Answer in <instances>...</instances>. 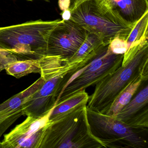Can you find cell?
<instances>
[{
    "mask_svg": "<svg viewBox=\"0 0 148 148\" xmlns=\"http://www.w3.org/2000/svg\"><path fill=\"white\" fill-rule=\"evenodd\" d=\"M87 103L50 118L40 148H106L92 134L87 119Z\"/></svg>",
    "mask_w": 148,
    "mask_h": 148,
    "instance_id": "obj_1",
    "label": "cell"
},
{
    "mask_svg": "<svg viewBox=\"0 0 148 148\" xmlns=\"http://www.w3.org/2000/svg\"><path fill=\"white\" fill-rule=\"evenodd\" d=\"M148 42L144 40L130 47L124 54L121 66L97 83L89 96L86 107L102 112L130 82L143 73H148Z\"/></svg>",
    "mask_w": 148,
    "mask_h": 148,
    "instance_id": "obj_2",
    "label": "cell"
},
{
    "mask_svg": "<svg viewBox=\"0 0 148 148\" xmlns=\"http://www.w3.org/2000/svg\"><path fill=\"white\" fill-rule=\"evenodd\" d=\"M61 21L38 20L0 27V51L18 61L39 59L46 55L49 36Z\"/></svg>",
    "mask_w": 148,
    "mask_h": 148,
    "instance_id": "obj_3",
    "label": "cell"
},
{
    "mask_svg": "<svg viewBox=\"0 0 148 148\" xmlns=\"http://www.w3.org/2000/svg\"><path fill=\"white\" fill-rule=\"evenodd\" d=\"M71 20L94 34L108 45L117 37L126 40L135 24L129 23L109 5L87 0L71 12Z\"/></svg>",
    "mask_w": 148,
    "mask_h": 148,
    "instance_id": "obj_4",
    "label": "cell"
},
{
    "mask_svg": "<svg viewBox=\"0 0 148 148\" xmlns=\"http://www.w3.org/2000/svg\"><path fill=\"white\" fill-rule=\"evenodd\" d=\"M40 77L44 82L26 104L25 115L39 116L47 113L55 105L63 80L77 69L68 66L58 56H46L39 59Z\"/></svg>",
    "mask_w": 148,
    "mask_h": 148,
    "instance_id": "obj_5",
    "label": "cell"
},
{
    "mask_svg": "<svg viewBox=\"0 0 148 148\" xmlns=\"http://www.w3.org/2000/svg\"><path fill=\"white\" fill-rule=\"evenodd\" d=\"M109 45H103L98 53L87 64L69 76L56 104L81 91L86 90L91 86L95 85L121 66L124 54L113 53Z\"/></svg>",
    "mask_w": 148,
    "mask_h": 148,
    "instance_id": "obj_6",
    "label": "cell"
},
{
    "mask_svg": "<svg viewBox=\"0 0 148 148\" xmlns=\"http://www.w3.org/2000/svg\"><path fill=\"white\" fill-rule=\"evenodd\" d=\"M92 134L106 148H145L147 145L138 132L117 119L86 107Z\"/></svg>",
    "mask_w": 148,
    "mask_h": 148,
    "instance_id": "obj_7",
    "label": "cell"
},
{
    "mask_svg": "<svg viewBox=\"0 0 148 148\" xmlns=\"http://www.w3.org/2000/svg\"><path fill=\"white\" fill-rule=\"evenodd\" d=\"M88 33L71 20H62L49 36L46 55L58 56L66 61L76 53Z\"/></svg>",
    "mask_w": 148,
    "mask_h": 148,
    "instance_id": "obj_8",
    "label": "cell"
},
{
    "mask_svg": "<svg viewBox=\"0 0 148 148\" xmlns=\"http://www.w3.org/2000/svg\"><path fill=\"white\" fill-rule=\"evenodd\" d=\"M44 82L40 77L29 87L0 104V138L18 119L25 115L27 103Z\"/></svg>",
    "mask_w": 148,
    "mask_h": 148,
    "instance_id": "obj_9",
    "label": "cell"
},
{
    "mask_svg": "<svg viewBox=\"0 0 148 148\" xmlns=\"http://www.w3.org/2000/svg\"><path fill=\"white\" fill-rule=\"evenodd\" d=\"M53 108L42 116H27L24 122L5 135L4 139L1 142V148H21L25 142L47 124Z\"/></svg>",
    "mask_w": 148,
    "mask_h": 148,
    "instance_id": "obj_10",
    "label": "cell"
},
{
    "mask_svg": "<svg viewBox=\"0 0 148 148\" xmlns=\"http://www.w3.org/2000/svg\"><path fill=\"white\" fill-rule=\"evenodd\" d=\"M104 45L98 36L88 33L85 40L76 53L65 62L67 65L79 70L94 58Z\"/></svg>",
    "mask_w": 148,
    "mask_h": 148,
    "instance_id": "obj_11",
    "label": "cell"
},
{
    "mask_svg": "<svg viewBox=\"0 0 148 148\" xmlns=\"http://www.w3.org/2000/svg\"><path fill=\"white\" fill-rule=\"evenodd\" d=\"M109 2L122 18L133 24L148 12V0H109Z\"/></svg>",
    "mask_w": 148,
    "mask_h": 148,
    "instance_id": "obj_12",
    "label": "cell"
},
{
    "mask_svg": "<svg viewBox=\"0 0 148 148\" xmlns=\"http://www.w3.org/2000/svg\"><path fill=\"white\" fill-rule=\"evenodd\" d=\"M148 79V73L139 74L120 91L108 108L101 113L116 116L130 101L142 83Z\"/></svg>",
    "mask_w": 148,
    "mask_h": 148,
    "instance_id": "obj_13",
    "label": "cell"
},
{
    "mask_svg": "<svg viewBox=\"0 0 148 148\" xmlns=\"http://www.w3.org/2000/svg\"><path fill=\"white\" fill-rule=\"evenodd\" d=\"M148 103V86L147 84L115 117L126 123L143 111V109L145 110Z\"/></svg>",
    "mask_w": 148,
    "mask_h": 148,
    "instance_id": "obj_14",
    "label": "cell"
},
{
    "mask_svg": "<svg viewBox=\"0 0 148 148\" xmlns=\"http://www.w3.org/2000/svg\"><path fill=\"white\" fill-rule=\"evenodd\" d=\"M5 70L8 74L18 79L30 73H40V69L39 60H18L11 64Z\"/></svg>",
    "mask_w": 148,
    "mask_h": 148,
    "instance_id": "obj_15",
    "label": "cell"
},
{
    "mask_svg": "<svg viewBox=\"0 0 148 148\" xmlns=\"http://www.w3.org/2000/svg\"><path fill=\"white\" fill-rule=\"evenodd\" d=\"M148 12L137 21L128 36L126 42L129 48L148 40Z\"/></svg>",
    "mask_w": 148,
    "mask_h": 148,
    "instance_id": "obj_16",
    "label": "cell"
},
{
    "mask_svg": "<svg viewBox=\"0 0 148 148\" xmlns=\"http://www.w3.org/2000/svg\"><path fill=\"white\" fill-rule=\"evenodd\" d=\"M89 96L86 90L81 91L63 102L56 104L53 107L50 118L67 111L83 103H88Z\"/></svg>",
    "mask_w": 148,
    "mask_h": 148,
    "instance_id": "obj_17",
    "label": "cell"
},
{
    "mask_svg": "<svg viewBox=\"0 0 148 148\" xmlns=\"http://www.w3.org/2000/svg\"><path fill=\"white\" fill-rule=\"evenodd\" d=\"M109 46L111 51L116 54H124L129 49L126 40L119 37L112 40Z\"/></svg>",
    "mask_w": 148,
    "mask_h": 148,
    "instance_id": "obj_18",
    "label": "cell"
},
{
    "mask_svg": "<svg viewBox=\"0 0 148 148\" xmlns=\"http://www.w3.org/2000/svg\"><path fill=\"white\" fill-rule=\"evenodd\" d=\"M18 61L16 58L7 53L0 51V72L11 64Z\"/></svg>",
    "mask_w": 148,
    "mask_h": 148,
    "instance_id": "obj_19",
    "label": "cell"
},
{
    "mask_svg": "<svg viewBox=\"0 0 148 148\" xmlns=\"http://www.w3.org/2000/svg\"><path fill=\"white\" fill-rule=\"evenodd\" d=\"M70 5L69 7V10L71 12L74 10L81 3L84 2V1H86L87 0H70ZM97 1H100V2H103L106 5H110L109 0H97Z\"/></svg>",
    "mask_w": 148,
    "mask_h": 148,
    "instance_id": "obj_20",
    "label": "cell"
},
{
    "mask_svg": "<svg viewBox=\"0 0 148 148\" xmlns=\"http://www.w3.org/2000/svg\"><path fill=\"white\" fill-rule=\"evenodd\" d=\"M58 5L60 10L63 12L68 10L70 7V0H59Z\"/></svg>",
    "mask_w": 148,
    "mask_h": 148,
    "instance_id": "obj_21",
    "label": "cell"
},
{
    "mask_svg": "<svg viewBox=\"0 0 148 148\" xmlns=\"http://www.w3.org/2000/svg\"><path fill=\"white\" fill-rule=\"evenodd\" d=\"M62 20L64 21L70 20L71 17V12L70 10H65L63 11L61 14Z\"/></svg>",
    "mask_w": 148,
    "mask_h": 148,
    "instance_id": "obj_22",
    "label": "cell"
},
{
    "mask_svg": "<svg viewBox=\"0 0 148 148\" xmlns=\"http://www.w3.org/2000/svg\"><path fill=\"white\" fill-rule=\"evenodd\" d=\"M26 1H34V0H26ZM42 1H49L50 0H42Z\"/></svg>",
    "mask_w": 148,
    "mask_h": 148,
    "instance_id": "obj_23",
    "label": "cell"
}]
</instances>
